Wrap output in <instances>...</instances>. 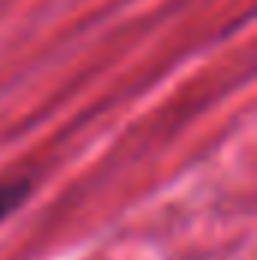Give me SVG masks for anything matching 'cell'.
I'll use <instances>...</instances> for the list:
<instances>
[{
	"label": "cell",
	"instance_id": "cell-1",
	"mask_svg": "<svg viewBox=\"0 0 257 260\" xmlns=\"http://www.w3.org/2000/svg\"><path fill=\"white\" fill-rule=\"evenodd\" d=\"M27 194H30V185H27L24 179L0 185V221H3L9 212H15V209L24 203V197H27Z\"/></svg>",
	"mask_w": 257,
	"mask_h": 260
}]
</instances>
